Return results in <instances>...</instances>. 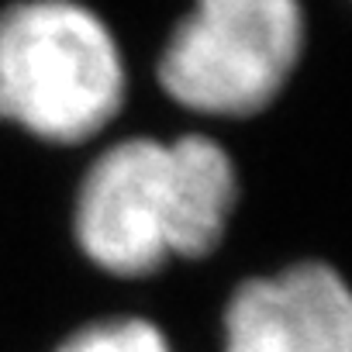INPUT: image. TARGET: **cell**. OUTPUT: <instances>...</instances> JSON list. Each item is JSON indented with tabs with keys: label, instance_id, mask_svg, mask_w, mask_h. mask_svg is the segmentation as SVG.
<instances>
[{
	"label": "cell",
	"instance_id": "1",
	"mask_svg": "<svg viewBox=\"0 0 352 352\" xmlns=\"http://www.w3.org/2000/svg\"><path fill=\"white\" fill-rule=\"evenodd\" d=\"M239 201V173L208 135L124 138L104 148L76 197V242L114 276L211 256Z\"/></svg>",
	"mask_w": 352,
	"mask_h": 352
},
{
	"label": "cell",
	"instance_id": "2",
	"mask_svg": "<svg viewBox=\"0 0 352 352\" xmlns=\"http://www.w3.org/2000/svg\"><path fill=\"white\" fill-rule=\"evenodd\" d=\"M124 56L76 0H21L0 14V118L73 145L124 107Z\"/></svg>",
	"mask_w": 352,
	"mask_h": 352
},
{
	"label": "cell",
	"instance_id": "4",
	"mask_svg": "<svg viewBox=\"0 0 352 352\" xmlns=\"http://www.w3.org/2000/svg\"><path fill=\"white\" fill-rule=\"evenodd\" d=\"M221 352H352V287L318 259L239 283Z\"/></svg>",
	"mask_w": 352,
	"mask_h": 352
},
{
	"label": "cell",
	"instance_id": "3",
	"mask_svg": "<svg viewBox=\"0 0 352 352\" xmlns=\"http://www.w3.org/2000/svg\"><path fill=\"white\" fill-rule=\"evenodd\" d=\"M300 52V0H194L155 73L166 97L194 114L249 118L283 94Z\"/></svg>",
	"mask_w": 352,
	"mask_h": 352
},
{
	"label": "cell",
	"instance_id": "5",
	"mask_svg": "<svg viewBox=\"0 0 352 352\" xmlns=\"http://www.w3.org/2000/svg\"><path fill=\"white\" fill-rule=\"evenodd\" d=\"M56 352H173V345L145 318H104L66 335Z\"/></svg>",
	"mask_w": 352,
	"mask_h": 352
}]
</instances>
